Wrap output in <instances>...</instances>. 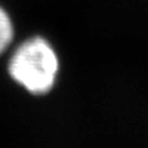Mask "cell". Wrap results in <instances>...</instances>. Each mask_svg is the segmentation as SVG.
I'll return each mask as SVG.
<instances>
[{
  "mask_svg": "<svg viewBox=\"0 0 148 148\" xmlns=\"http://www.w3.org/2000/svg\"><path fill=\"white\" fill-rule=\"evenodd\" d=\"M60 61L52 44L42 36H31L20 44L8 61L10 78L33 95H44L55 87Z\"/></svg>",
  "mask_w": 148,
  "mask_h": 148,
  "instance_id": "6da1fadb",
  "label": "cell"
},
{
  "mask_svg": "<svg viewBox=\"0 0 148 148\" xmlns=\"http://www.w3.org/2000/svg\"><path fill=\"white\" fill-rule=\"evenodd\" d=\"M14 38V26L8 12L0 7V55L10 47Z\"/></svg>",
  "mask_w": 148,
  "mask_h": 148,
  "instance_id": "7a4b0ae2",
  "label": "cell"
}]
</instances>
